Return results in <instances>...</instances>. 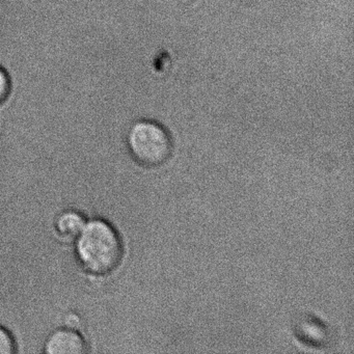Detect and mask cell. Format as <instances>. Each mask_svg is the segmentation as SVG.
<instances>
[{
  "label": "cell",
  "instance_id": "obj_5",
  "mask_svg": "<svg viewBox=\"0 0 354 354\" xmlns=\"http://www.w3.org/2000/svg\"><path fill=\"white\" fill-rule=\"evenodd\" d=\"M86 225V219L77 211L68 210L61 213L55 221V231L62 238L76 239Z\"/></svg>",
  "mask_w": 354,
  "mask_h": 354
},
{
  "label": "cell",
  "instance_id": "obj_3",
  "mask_svg": "<svg viewBox=\"0 0 354 354\" xmlns=\"http://www.w3.org/2000/svg\"><path fill=\"white\" fill-rule=\"evenodd\" d=\"M48 354H84L88 352V344L76 329L71 327L53 331L45 343Z\"/></svg>",
  "mask_w": 354,
  "mask_h": 354
},
{
  "label": "cell",
  "instance_id": "obj_1",
  "mask_svg": "<svg viewBox=\"0 0 354 354\" xmlns=\"http://www.w3.org/2000/svg\"><path fill=\"white\" fill-rule=\"evenodd\" d=\"M76 256L93 274L105 275L118 268L123 258V242L109 221L94 219L76 237Z\"/></svg>",
  "mask_w": 354,
  "mask_h": 354
},
{
  "label": "cell",
  "instance_id": "obj_2",
  "mask_svg": "<svg viewBox=\"0 0 354 354\" xmlns=\"http://www.w3.org/2000/svg\"><path fill=\"white\" fill-rule=\"evenodd\" d=\"M127 147L132 158L149 169L165 165L174 150L169 131L160 124L147 120L132 124L128 130Z\"/></svg>",
  "mask_w": 354,
  "mask_h": 354
},
{
  "label": "cell",
  "instance_id": "obj_6",
  "mask_svg": "<svg viewBox=\"0 0 354 354\" xmlns=\"http://www.w3.org/2000/svg\"><path fill=\"white\" fill-rule=\"evenodd\" d=\"M14 84L10 72L0 65V106L5 105L13 95Z\"/></svg>",
  "mask_w": 354,
  "mask_h": 354
},
{
  "label": "cell",
  "instance_id": "obj_4",
  "mask_svg": "<svg viewBox=\"0 0 354 354\" xmlns=\"http://www.w3.org/2000/svg\"><path fill=\"white\" fill-rule=\"evenodd\" d=\"M296 337L310 347H327L330 342L328 327L315 317L304 315L294 324Z\"/></svg>",
  "mask_w": 354,
  "mask_h": 354
},
{
  "label": "cell",
  "instance_id": "obj_7",
  "mask_svg": "<svg viewBox=\"0 0 354 354\" xmlns=\"http://www.w3.org/2000/svg\"><path fill=\"white\" fill-rule=\"evenodd\" d=\"M16 351L14 337L9 330L0 326V354H12Z\"/></svg>",
  "mask_w": 354,
  "mask_h": 354
}]
</instances>
